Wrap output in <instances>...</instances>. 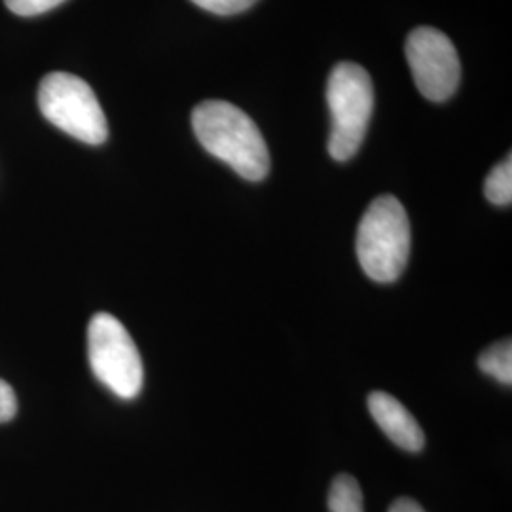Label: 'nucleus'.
<instances>
[{
	"label": "nucleus",
	"mask_w": 512,
	"mask_h": 512,
	"mask_svg": "<svg viewBox=\"0 0 512 512\" xmlns=\"http://www.w3.org/2000/svg\"><path fill=\"white\" fill-rule=\"evenodd\" d=\"M192 128L202 147L230 165L239 177L253 183L266 179L268 145L255 122L236 105L203 101L192 112Z\"/></svg>",
	"instance_id": "nucleus-1"
},
{
	"label": "nucleus",
	"mask_w": 512,
	"mask_h": 512,
	"mask_svg": "<svg viewBox=\"0 0 512 512\" xmlns=\"http://www.w3.org/2000/svg\"><path fill=\"white\" fill-rule=\"evenodd\" d=\"M412 245L410 220L403 203L385 194L368 205L357 230L361 268L378 283H393L403 275Z\"/></svg>",
	"instance_id": "nucleus-2"
},
{
	"label": "nucleus",
	"mask_w": 512,
	"mask_h": 512,
	"mask_svg": "<svg viewBox=\"0 0 512 512\" xmlns=\"http://www.w3.org/2000/svg\"><path fill=\"white\" fill-rule=\"evenodd\" d=\"M330 126L329 154L336 162L351 160L365 141L374 107L370 74L357 63H338L327 82Z\"/></svg>",
	"instance_id": "nucleus-3"
},
{
	"label": "nucleus",
	"mask_w": 512,
	"mask_h": 512,
	"mask_svg": "<svg viewBox=\"0 0 512 512\" xmlns=\"http://www.w3.org/2000/svg\"><path fill=\"white\" fill-rule=\"evenodd\" d=\"M42 116L86 145H103L109 137L107 116L88 82L71 73L46 74L38 86Z\"/></svg>",
	"instance_id": "nucleus-4"
},
{
	"label": "nucleus",
	"mask_w": 512,
	"mask_h": 512,
	"mask_svg": "<svg viewBox=\"0 0 512 512\" xmlns=\"http://www.w3.org/2000/svg\"><path fill=\"white\" fill-rule=\"evenodd\" d=\"M88 357L95 378L120 399H135L143 389V359L128 329L110 313L93 315L88 327Z\"/></svg>",
	"instance_id": "nucleus-5"
},
{
	"label": "nucleus",
	"mask_w": 512,
	"mask_h": 512,
	"mask_svg": "<svg viewBox=\"0 0 512 512\" xmlns=\"http://www.w3.org/2000/svg\"><path fill=\"white\" fill-rule=\"evenodd\" d=\"M406 59L421 95L433 103L448 101L461 80V63L452 40L435 27H418L406 38Z\"/></svg>",
	"instance_id": "nucleus-6"
},
{
	"label": "nucleus",
	"mask_w": 512,
	"mask_h": 512,
	"mask_svg": "<svg viewBox=\"0 0 512 512\" xmlns=\"http://www.w3.org/2000/svg\"><path fill=\"white\" fill-rule=\"evenodd\" d=\"M368 410L385 435L406 452H420L425 444V435L420 423L406 410L401 401L384 391L368 395Z\"/></svg>",
	"instance_id": "nucleus-7"
},
{
	"label": "nucleus",
	"mask_w": 512,
	"mask_h": 512,
	"mask_svg": "<svg viewBox=\"0 0 512 512\" xmlns=\"http://www.w3.org/2000/svg\"><path fill=\"white\" fill-rule=\"evenodd\" d=\"M330 512H365L363 492L359 482L349 475L334 478L329 492Z\"/></svg>",
	"instance_id": "nucleus-8"
},
{
	"label": "nucleus",
	"mask_w": 512,
	"mask_h": 512,
	"mask_svg": "<svg viewBox=\"0 0 512 512\" xmlns=\"http://www.w3.org/2000/svg\"><path fill=\"white\" fill-rule=\"evenodd\" d=\"M478 366L484 374L495 378L499 384H512V344L511 340L497 342L478 357Z\"/></svg>",
	"instance_id": "nucleus-9"
},
{
	"label": "nucleus",
	"mask_w": 512,
	"mask_h": 512,
	"mask_svg": "<svg viewBox=\"0 0 512 512\" xmlns=\"http://www.w3.org/2000/svg\"><path fill=\"white\" fill-rule=\"evenodd\" d=\"M484 194L488 198V202L505 207L512 203V158L511 154L501 162L495 165L490 171V175L486 177L484 184Z\"/></svg>",
	"instance_id": "nucleus-10"
},
{
	"label": "nucleus",
	"mask_w": 512,
	"mask_h": 512,
	"mask_svg": "<svg viewBox=\"0 0 512 512\" xmlns=\"http://www.w3.org/2000/svg\"><path fill=\"white\" fill-rule=\"evenodd\" d=\"M4 2L10 12L23 16V18H31V16L46 14V12L54 10L65 0H4Z\"/></svg>",
	"instance_id": "nucleus-11"
},
{
	"label": "nucleus",
	"mask_w": 512,
	"mask_h": 512,
	"mask_svg": "<svg viewBox=\"0 0 512 512\" xmlns=\"http://www.w3.org/2000/svg\"><path fill=\"white\" fill-rule=\"evenodd\" d=\"M192 2L217 16H234L249 10L256 0H192Z\"/></svg>",
	"instance_id": "nucleus-12"
},
{
	"label": "nucleus",
	"mask_w": 512,
	"mask_h": 512,
	"mask_svg": "<svg viewBox=\"0 0 512 512\" xmlns=\"http://www.w3.org/2000/svg\"><path fill=\"white\" fill-rule=\"evenodd\" d=\"M16 414H18L16 393L4 380H0V423L14 420Z\"/></svg>",
	"instance_id": "nucleus-13"
},
{
	"label": "nucleus",
	"mask_w": 512,
	"mask_h": 512,
	"mask_svg": "<svg viewBox=\"0 0 512 512\" xmlns=\"http://www.w3.org/2000/svg\"><path fill=\"white\" fill-rule=\"evenodd\" d=\"M389 512H425L420 507V503H416L414 499H408V497H403V499H397L391 507H389Z\"/></svg>",
	"instance_id": "nucleus-14"
}]
</instances>
